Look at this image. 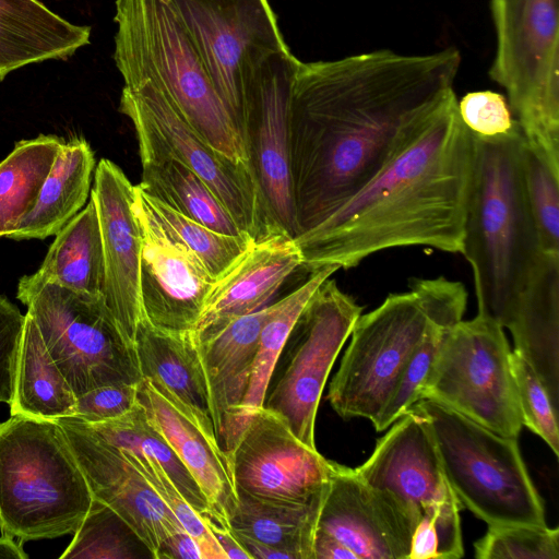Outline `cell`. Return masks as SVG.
Wrapping results in <instances>:
<instances>
[{
	"mask_svg": "<svg viewBox=\"0 0 559 559\" xmlns=\"http://www.w3.org/2000/svg\"><path fill=\"white\" fill-rule=\"evenodd\" d=\"M56 421L63 429L94 499L111 509L157 559L168 536L185 530L126 456L76 417Z\"/></svg>",
	"mask_w": 559,
	"mask_h": 559,
	"instance_id": "16",
	"label": "cell"
},
{
	"mask_svg": "<svg viewBox=\"0 0 559 559\" xmlns=\"http://www.w3.org/2000/svg\"><path fill=\"white\" fill-rule=\"evenodd\" d=\"M300 60L289 49L267 57L247 92L241 138L269 212L288 236H297L289 150L288 111Z\"/></svg>",
	"mask_w": 559,
	"mask_h": 559,
	"instance_id": "14",
	"label": "cell"
},
{
	"mask_svg": "<svg viewBox=\"0 0 559 559\" xmlns=\"http://www.w3.org/2000/svg\"><path fill=\"white\" fill-rule=\"evenodd\" d=\"M73 534L72 542L59 559L134 557L130 542V537H135L133 533L111 509L94 498L83 522Z\"/></svg>",
	"mask_w": 559,
	"mask_h": 559,
	"instance_id": "37",
	"label": "cell"
},
{
	"mask_svg": "<svg viewBox=\"0 0 559 559\" xmlns=\"http://www.w3.org/2000/svg\"><path fill=\"white\" fill-rule=\"evenodd\" d=\"M272 306L226 323L191 332L205 378L217 442L222 449L248 389L262 325Z\"/></svg>",
	"mask_w": 559,
	"mask_h": 559,
	"instance_id": "21",
	"label": "cell"
},
{
	"mask_svg": "<svg viewBox=\"0 0 559 559\" xmlns=\"http://www.w3.org/2000/svg\"><path fill=\"white\" fill-rule=\"evenodd\" d=\"M416 524L391 493L368 486L354 468L331 461L318 530L358 559H408Z\"/></svg>",
	"mask_w": 559,
	"mask_h": 559,
	"instance_id": "18",
	"label": "cell"
},
{
	"mask_svg": "<svg viewBox=\"0 0 559 559\" xmlns=\"http://www.w3.org/2000/svg\"><path fill=\"white\" fill-rule=\"evenodd\" d=\"M139 384H108L90 390L75 402L74 416L87 424L117 418L130 411L138 401Z\"/></svg>",
	"mask_w": 559,
	"mask_h": 559,
	"instance_id": "43",
	"label": "cell"
},
{
	"mask_svg": "<svg viewBox=\"0 0 559 559\" xmlns=\"http://www.w3.org/2000/svg\"><path fill=\"white\" fill-rule=\"evenodd\" d=\"M119 111L141 117L164 145L202 178L243 234L254 241L285 234L269 212L251 165L234 162L213 148L159 90L146 82L124 85Z\"/></svg>",
	"mask_w": 559,
	"mask_h": 559,
	"instance_id": "13",
	"label": "cell"
},
{
	"mask_svg": "<svg viewBox=\"0 0 559 559\" xmlns=\"http://www.w3.org/2000/svg\"><path fill=\"white\" fill-rule=\"evenodd\" d=\"M64 143L57 135L23 140L0 162V238L10 237L33 210Z\"/></svg>",
	"mask_w": 559,
	"mask_h": 559,
	"instance_id": "33",
	"label": "cell"
},
{
	"mask_svg": "<svg viewBox=\"0 0 559 559\" xmlns=\"http://www.w3.org/2000/svg\"><path fill=\"white\" fill-rule=\"evenodd\" d=\"M90 197L96 207L102 236L103 297L126 336L134 344L142 319V234L134 211L135 186L117 164L102 158L95 169Z\"/></svg>",
	"mask_w": 559,
	"mask_h": 559,
	"instance_id": "19",
	"label": "cell"
},
{
	"mask_svg": "<svg viewBox=\"0 0 559 559\" xmlns=\"http://www.w3.org/2000/svg\"><path fill=\"white\" fill-rule=\"evenodd\" d=\"M138 401L199 485L213 514L211 522L229 528L238 497L228 459L218 442L207 437L145 378L138 385Z\"/></svg>",
	"mask_w": 559,
	"mask_h": 559,
	"instance_id": "23",
	"label": "cell"
},
{
	"mask_svg": "<svg viewBox=\"0 0 559 559\" xmlns=\"http://www.w3.org/2000/svg\"><path fill=\"white\" fill-rule=\"evenodd\" d=\"M93 501L56 420L11 415L0 423V531L21 542L74 533Z\"/></svg>",
	"mask_w": 559,
	"mask_h": 559,
	"instance_id": "5",
	"label": "cell"
},
{
	"mask_svg": "<svg viewBox=\"0 0 559 559\" xmlns=\"http://www.w3.org/2000/svg\"><path fill=\"white\" fill-rule=\"evenodd\" d=\"M134 347L142 377L207 437L217 441L192 333L164 332L142 318L136 328Z\"/></svg>",
	"mask_w": 559,
	"mask_h": 559,
	"instance_id": "24",
	"label": "cell"
},
{
	"mask_svg": "<svg viewBox=\"0 0 559 559\" xmlns=\"http://www.w3.org/2000/svg\"><path fill=\"white\" fill-rule=\"evenodd\" d=\"M457 108L463 123L478 136L503 135L519 124L506 97L492 91L469 92L457 102Z\"/></svg>",
	"mask_w": 559,
	"mask_h": 559,
	"instance_id": "42",
	"label": "cell"
},
{
	"mask_svg": "<svg viewBox=\"0 0 559 559\" xmlns=\"http://www.w3.org/2000/svg\"><path fill=\"white\" fill-rule=\"evenodd\" d=\"M94 168V152L84 139L64 142L33 210L9 238L45 239L57 235L86 204Z\"/></svg>",
	"mask_w": 559,
	"mask_h": 559,
	"instance_id": "28",
	"label": "cell"
},
{
	"mask_svg": "<svg viewBox=\"0 0 559 559\" xmlns=\"http://www.w3.org/2000/svg\"><path fill=\"white\" fill-rule=\"evenodd\" d=\"M511 367L516 386L523 426L540 437L559 454L558 407L532 366L512 350Z\"/></svg>",
	"mask_w": 559,
	"mask_h": 559,
	"instance_id": "41",
	"label": "cell"
},
{
	"mask_svg": "<svg viewBox=\"0 0 559 559\" xmlns=\"http://www.w3.org/2000/svg\"><path fill=\"white\" fill-rule=\"evenodd\" d=\"M238 495L275 503H305L329 484L331 461L302 443L276 413L255 412L229 456Z\"/></svg>",
	"mask_w": 559,
	"mask_h": 559,
	"instance_id": "15",
	"label": "cell"
},
{
	"mask_svg": "<svg viewBox=\"0 0 559 559\" xmlns=\"http://www.w3.org/2000/svg\"><path fill=\"white\" fill-rule=\"evenodd\" d=\"M206 523L224 551L226 559H250L249 554L243 549L229 528L217 525L209 520H206Z\"/></svg>",
	"mask_w": 559,
	"mask_h": 559,
	"instance_id": "47",
	"label": "cell"
},
{
	"mask_svg": "<svg viewBox=\"0 0 559 559\" xmlns=\"http://www.w3.org/2000/svg\"><path fill=\"white\" fill-rule=\"evenodd\" d=\"M123 115L135 130L142 166L139 186L147 194L213 230L246 235L202 178L175 156L141 117Z\"/></svg>",
	"mask_w": 559,
	"mask_h": 559,
	"instance_id": "25",
	"label": "cell"
},
{
	"mask_svg": "<svg viewBox=\"0 0 559 559\" xmlns=\"http://www.w3.org/2000/svg\"><path fill=\"white\" fill-rule=\"evenodd\" d=\"M76 396L48 353L26 312L17 354L11 415L56 420L72 417Z\"/></svg>",
	"mask_w": 559,
	"mask_h": 559,
	"instance_id": "30",
	"label": "cell"
},
{
	"mask_svg": "<svg viewBox=\"0 0 559 559\" xmlns=\"http://www.w3.org/2000/svg\"><path fill=\"white\" fill-rule=\"evenodd\" d=\"M15 538L1 534L0 536V559H27L28 555L23 548V542H15Z\"/></svg>",
	"mask_w": 559,
	"mask_h": 559,
	"instance_id": "49",
	"label": "cell"
},
{
	"mask_svg": "<svg viewBox=\"0 0 559 559\" xmlns=\"http://www.w3.org/2000/svg\"><path fill=\"white\" fill-rule=\"evenodd\" d=\"M234 535L243 549L249 554L250 559H292L287 552L270 545L263 544L245 535Z\"/></svg>",
	"mask_w": 559,
	"mask_h": 559,
	"instance_id": "48",
	"label": "cell"
},
{
	"mask_svg": "<svg viewBox=\"0 0 559 559\" xmlns=\"http://www.w3.org/2000/svg\"><path fill=\"white\" fill-rule=\"evenodd\" d=\"M516 354L536 371L559 406V255L545 264L507 326Z\"/></svg>",
	"mask_w": 559,
	"mask_h": 559,
	"instance_id": "27",
	"label": "cell"
},
{
	"mask_svg": "<svg viewBox=\"0 0 559 559\" xmlns=\"http://www.w3.org/2000/svg\"><path fill=\"white\" fill-rule=\"evenodd\" d=\"M326 489L305 503H275L238 495L229 528L285 551L292 559H313V538Z\"/></svg>",
	"mask_w": 559,
	"mask_h": 559,
	"instance_id": "32",
	"label": "cell"
},
{
	"mask_svg": "<svg viewBox=\"0 0 559 559\" xmlns=\"http://www.w3.org/2000/svg\"><path fill=\"white\" fill-rule=\"evenodd\" d=\"M474 548L477 559H559V530L547 525H488Z\"/></svg>",
	"mask_w": 559,
	"mask_h": 559,
	"instance_id": "39",
	"label": "cell"
},
{
	"mask_svg": "<svg viewBox=\"0 0 559 559\" xmlns=\"http://www.w3.org/2000/svg\"><path fill=\"white\" fill-rule=\"evenodd\" d=\"M474 135L475 166L461 253L474 275L478 314L503 329L548 255L528 207L522 170L524 136Z\"/></svg>",
	"mask_w": 559,
	"mask_h": 559,
	"instance_id": "3",
	"label": "cell"
},
{
	"mask_svg": "<svg viewBox=\"0 0 559 559\" xmlns=\"http://www.w3.org/2000/svg\"><path fill=\"white\" fill-rule=\"evenodd\" d=\"M412 408L426 418L442 474L460 504L488 525H547L516 438L498 435L428 399Z\"/></svg>",
	"mask_w": 559,
	"mask_h": 559,
	"instance_id": "6",
	"label": "cell"
},
{
	"mask_svg": "<svg viewBox=\"0 0 559 559\" xmlns=\"http://www.w3.org/2000/svg\"><path fill=\"white\" fill-rule=\"evenodd\" d=\"M503 328L478 314L447 329L420 399L444 405L503 437L523 427Z\"/></svg>",
	"mask_w": 559,
	"mask_h": 559,
	"instance_id": "10",
	"label": "cell"
},
{
	"mask_svg": "<svg viewBox=\"0 0 559 559\" xmlns=\"http://www.w3.org/2000/svg\"><path fill=\"white\" fill-rule=\"evenodd\" d=\"M90 37V26L66 21L38 0H0V82L31 63L67 60Z\"/></svg>",
	"mask_w": 559,
	"mask_h": 559,
	"instance_id": "26",
	"label": "cell"
},
{
	"mask_svg": "<svg viewBox=\"0 0 559 559\" xmlns=\"http://www.w3.org/2000/svg\"><path fill=\"white\" fill-rule=\"evenodd\" d=\"M114 20V60L124 85L150 83L213 148L250 164L237 124L170 0H116Z\"/></svg>",
	"mask_w": 559,
	"mask_h": 559,
	"instance_id": "4",
	"label": "cell"
},
{
	"mask_svg": "<svg viewBox=\"0 0 559 559\" xmlns=\"http://www.w3.org/2000/svg\"><path fill=\"white\" fill-rule=\"evenodd\" d=\"M313 559H358L357 556L332 535L316 528Z\"/></svg>",
	"mask_w": 559,
	"mask_h": 559,
	"instance_id": "46",
	"label": "cell"
},
{
	"mask_svg": "<svg viewBox=\"0 0 559 559\" xmlns=\"http://www.w3.org/2000/svg\"><path fill=\"white\" fill-rule=\"evenodd\" d=\"M490 79L508 94L526 143L559 175L558 0H491Z\"/></svg>",
	"mask_w": 559,
	"mask_h": 559,
	"instance_id": "7",
	"label": "cell"
},
{
	"mask_svg": "<svg viewBox=\"0 0 559 559\" xmlns=\"http://www.w3.org/2000/svg\"><path fill=\"white\" fill-rule=\"evenodd\" d=\"M461 60L449 47L429 55L382 49L299 62L288 111L297 236L382 169L408 127L453 91Z\"/></svg>",
	"mask_w": 559,
	"mask_h": 559,
	"instance_id": "1",
	"label": "cell"
},
{
	"mask_svg": "<svg viewBox=\"0 0 559 559\" xmlns=\"http://www.w3.org/2000/svg\"><path fill=\"white\" fill-rule=\"evenodd\" d=\"M460 502L450 488L420 516L408 559H460L464 556Z\"/></svg>",
	"mask_w": 559,
	"mask_h": 559,
	"instance_id": "38",
	"label": "cell"
},
{
	"mask_svg": "<svg viewBox=\"0 0 559 559\" xmlns=\"http://www.w3.org/2000/svg\"><path fill=\"white\" fill-rule=\"evenodd\" d=\"M134 211L142 234V318L164 332H193L215 278L136 201Z\"/></svg>",
	"mask_w": 559,
	"mask_h": 559,
	"instance_id": "17",
	"label": "cell"
},
{
	"mask_svg": "<svg viewBox=\"0 0 559 559\" xmlns=\"http://www.w3.org/2000/svg\"><path fill=\"white\" fill-rule=\"evenodd\" d=\"M441 282L413 278L409 290L359 316L326 395L341 417L377 420L433 317Z\"/></svg>",
	"mask_w": 559,
	"mask_h": 559,
	"instance_id": "8",
	"label": "cell"
},
{
	"mask_svg": "<svg viewBox=\"0 0 559 559\" xmlns=\"http://www.w3.org/2000/svg\"><path fill=\"white\" fill-rule=\"evenodd\" d=\"M88 425L117 448L156 460L197 512L213 521L210 504L199 485L151 423L139 401L117 418Z\"/></svg>",
	"mask_w": 559,
	"mask_h": 559,
	"instance_id": "34",
	"label": "cell"
},
{
	"mask_svg": "<svg viewBox=\"0 0 559 559\" xmlns=\"http://www.w3.org/2000/svg\"><path fill=\"white\" fill-rule=\"evenodd\" d=\"M241 135L259 66L288 50L267 0H170Z\"/></svg>",
	"mask_w": 559,
	"mask_h": 559,
	"instance_id": "12",
	"label": "cell"
},
{
	"mask_svg": "<svg viewBox=\"0 0 559 559\" xmlns=\"http://www.w3.org/2000/svg\"><path fill=\"white\" fill-rule=\"evenodd\" d=\"M474 166V135L453 90L408 127L361 190L294 238L301 267L347 270L376 252L409 246L461 253Z\"/></svg>",
	"mask_w": 559,
	"mask_h": 559,
	"instance_id": "2",
	"label": "cell"
},
{
	"mask_svg": "<svg viewBox=\"0 0 559 559\" xmlns=\"http://www.w3.org/2000/svg\"><path fill=\"white\" fill-rule=\"evenodd\" d=\"M74 292L103 296L104 257L94 201L72 217L56 235L40 265L32 274Z\"/></svg>",
	"mask_w": 559,
	"mask_h": 559,
	"instance_id": "31",
	"label": "cell"
},
{
	"mask_svg": "<svg viewBox=\"0 0 559 559\" xmlns=\"http://www.w3.org/2000/svg\"><path fill=\"white\" fill-rule=\"evenodd\" d=\"M25 314L0 295V403L11 404Z\"/></svg>",
	"mask_w": 559,
	"mask_h": 559,
	"instance_id": "44",
	"label": "cell"
},
{
	"mask_svg": "<svg viewBox=\"0 0 559 559\" xmlns=\"http://www.w3.org/2000/svg\"><path fill=\"white\" fill-rule=\"evenodd\" d=\"M390 427L369 459L354 471L368 486L391 493L418 523L450 486L420 412L412 408Z\"/></svg>",
	"mask_w": 559,
	"mask_h": 559,
	"instance_id": "20",
	"label": "cell"
},
{
	"mask_svg": "<svg viewBox=\"0 0 559 559\" xmlns=\"http://www.w3.org/2000/svg\"><path fill=\"white\" fill-rule=\"evenodd\" d=\"M336 271L335 266H325L311 272L304 284L273 304L260 332L247 392L222 447L228 461L251 416L264 406L275 367L298 316L318 286Z\"/></svg>",
	"mask_w": 559,
	"mask_h": 559,
	"instance_id": "29",
	"label": "cell"
},
{
	"mask_svg": "<svg viewBox=\"0 0 559 559\" xmlns=\"http://www.w3.org/2000/svg\"><path fill=\"white\" fill-rule=\"evenodd\" d=\"M135 201L174 238L192 251L217 280L254 242L247 235H227L175 211L135 186Z\"/></svg>",
	"mask_w": 559,
	"mask_h": 559,
	"instance_id": "35",
	"label": "cell"
},
{
	"mask_svg": "<svg viewBox=\"0 0 559 559\" xmlns=\"http://www.w3.org/2000/svg\"><path fill=\"white\" fill-rule=\"evenodd\" d=\"M203 559L197 540L185 530L167 537L157 559Z\"/></svg>",
	"mask_w": 559,
	"mask_h": 559,
	"instance_id": "45",
	"label": "cell"
},
{
	"mask_svg": "<svg viewBox=\"0 0 559 559\" xmlns=\"http://www.w3.org/2000/svg\"><path fill=\"white\" fill-rule=\"evenodd\" d=\"M122 451L173 512L185 531L197 540L202 558L226 559L206 520L188 502L163 466L156 460L143 454Z\"/></svg>",
	"mask_w": 559,
	"mask_h": 559,
	"instance_id": "40",
	"label": "cell"
},
{
	"mask_svg": "<svg viewBox=\"0 0 559 559\" xmlns=\"http://www.w3.org/2000/svg\"><path fill=\"white\" fill-rule=\"evenodd\" d=\"M362 307L331 277L313 292L281 353L283 371L264 400L292 432L317 450L316 417L332 366L362 313Z\"/></svg>",
	"mask_w": 559,
	"mask_h": 559,
	"instance_id": "11",
	"label": "cell"
},
{
	"mask_svg": "<svg viewBox=\"0 0 559 559\" xmlns=\"http://www.w3.org/2000/svg\"><path fill=\"white\" fill-rule=\"evenodd\" d=\"M301 264L295 239L286 234L254 241L215 280L193 332L264 308Z\"/></svg>",
	"mask_w": 559,
	"mask_h": 559,
	"instance_id": "22",
	"label": "cell"
},
{
	"mask_svg": "<svg viewBox=\"0 0 559 559\" xmlns=\"http://www.w3.org/2000/svg\"><path fill=\"white\" fill-rule=\"evenodd\" d=\"M522 170L528 207L543 251L559 255V175L526 143Z\"/></svg>",
	"mask_w": 559,
	"mask_h": 559,
	"instance_id": "36",
	"label": "cell"
},
{
	"mask_svg": "<svg viewBox=\"0 0 559 559\" xmlns=\"http://www.w3.org/2000/svg\"><path fill=\"white\" fill-rule=\"evenodd\" d=\"M16 298L27 307L75 396L103 385L142 381L134 344L103 296L74 292L31 274L20 278Z\"/></svg>",
	"mask_w": 559,
	"mask_h": 559,
	"instance_id": "9",
	"label": "cell"
}]
</instances>
